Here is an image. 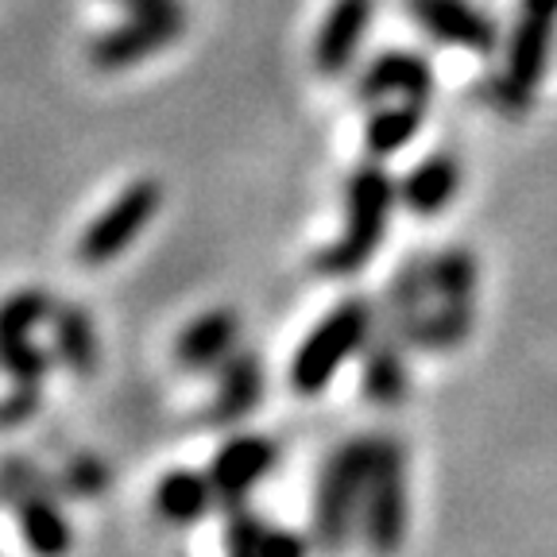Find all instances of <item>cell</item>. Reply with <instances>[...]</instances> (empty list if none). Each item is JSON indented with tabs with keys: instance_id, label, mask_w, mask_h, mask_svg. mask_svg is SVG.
<instances>
[{
	"instance_id": "6da1fadb",
	"label": "cell",
	"mask_w": 557,
	"mask_h": 557,
	"mask_svg": "<svg viewBox=\"0 0 557 557\" xmlns=\"http://www.w3.org/2000/svg\"><path fill=\"white\" fill-rule=\"evenodd\" d=\"M399 198V186L380 163H364L360 171L348 174L345 183V233L330 240L322 252L313 256V271L325 278L357 275L375 252H380L392 206Z\"/></svg>"
},
{
	"instance_id": "7a4b0ae2",
	"label": "cell",
	"mask_w": 557,
	"mask_h": 557,
	"mask_svg": "<svg viewBox=\"0 0 557 557\" xmlns=\"http://www.w3.org/2000/svg\"><path fill=\"white\" fill-rule=\"evenodd\" d=\"M372 469V437H352L330 453L313 487V542L325 554H337L360 531L364 487Z\"/></svg>"
},
{
	"instance_id": "3957f363",
	"label": "cell",
	"mask_w": 557,
	"mask_h": 557,
	"mask_svg": "<svg viewBox=\"0 0 557 557\" xmlns=\"http://www.w3.org/2000/svg\"><path fill=\"white\" fill-rule=\"evenodd\" d=\"M375 322L380 318L364 298H345V302L333 306L298 345L295 360H290V387L298 395L325 392L333 375L341 372V364L357 357L360 348H368Z\"/></svg>"
},
{
	"instance_id": "277c9868",
	"label": "cell",
	"mask_w": 557,
	"mask_h": 557,
	"mask_svg": "<svg viewBox=\"0 0 557 557\" xmlns=\"http://www.w3.org/2000/svg\"><path fill=\"white\" fill-rule=\"evenodd\" d=\"M410 527V484H407V449L392 434L372 437V469L364 487V515L360 534L375 557H392L407 542Z\"/></svg>"
},
{
	"instance_id": "5b68a950",
	"label": "cell",
	"mask_w": 557,
	"mask_h": 557,
	"mask_svg": "<svg viewBox=\"0 0 557 557\" xmlns=\"http://www.w3.org/2000/svg\"><path fill=\"white\" fill-rule=\"evenodd\" d=\"M557 32V0H522L515 16L511 39H507V62L499 82L492 86L499 109L519 113L534 101L542 74L549 66V47Z\"/></svg>"
},
{
	"instance_id": "8992f818",
	"label": "cell",
	"mask_w": 557,
	"mask_h": 557,
	"mask_svg": "<svg viewBox=\"0 0 557 557\" xmlns=\"http://www.w3.org/2000/svg\"><path fill=\"white\" fill-rule=\"evenodd\" d=\"M163 206V186L156 178H136L97 213L78 236V260L86 268H104L116 256H124L136 244V236L151 225V218Z\"/></svg>"
},
{
	"instance_id": "52a82bcc",
	"label": "cell",
	"mask_w": 557,
	"mask_h": 557,
	"mask_svg": "<svg viewBox=\"0 0 557 557\" xmlns=\"http://www.w3.org/2000/svg\"><path fill=\"white\" fill-rule=\"evenodd\" d=\"M186 24H190V12H128L124 24L97 35L86 54L101 74H121L178 44Z\"/></svg>"
},
{
	"instance_id": "ba28073f",
	"label": "cell",
	"mask_w": 557,
	"mask_h": 557,
	"mask_svg": "<svg viewBox=\"0 0 557 557\" xmlns=\"http://www.w3.org/2000/svg\"><path fill=\"white\" fill-rule=\"evenodd\" d=\"M278 449L275 442L260 434H236L213 453L209 461V480H213V492H218V504L236 507L244 504V496L275 469Z\"/></svg>"
},
{
	"instance_id": "9c48e42d",
	"label": "cell",
	"mask_w": 557,
	"mask_h": 557,
	"mask_svg": "<svg viewBox=\"0 0 557 557\" xmlns=\"http://www.w3.org/2000/svg\"><path fill=\"white\" fill-rule=\"evenodd\" d=\"M418 27L445 47H461L472 54L496 51V24L472 0H407Z\"/></svg>"
},
{
	"instance_id": "30bf717a",
	"label": "cell",
	"mask_w": 557,
	"mask_h": 557,
	"mask_svg": "<svg viewBox=\"0 0 557 557\" xmlns=\"http://www.w3.org/2000/svg\"><path fill=\"white\" fill-rule=\"evenodd\" d=\"M236 341H240V313L233 306H213V310L198 313L178 333V341H174V364L194 375L218 372L236 352Z\"/></svg>"
},
{
	"instance_id": "8fae6325",
	"label": "cell",
	"mask_w": 557,
	"mask_h": 557,
	"mask_svg": "<svg viewBox=\"0 0 557 557\" xmlns=\"http://www.w3.org/2000/svg\"><path fill=\"white\" fill-rule=\"evenodd\" d=\"M372 16L375 0H333V9L318 27V39H313V70L322 78H341L352 66Z\"/></svg>"
},
{
	"instance_id": "7c38bea8",
	"label": "cell",
	"mask_w": 557,
	"mask_h": 557,
	"mask_svg": "<svg viewBox=\"0 0 557 557\" xmlns=\"http://www.w3.org/2000/svg\"><path fill=\"white\" fill-rule=\"evenodd\" d=\"M434 86H437L434 66L422 54L383 51L364 66V74L357 82V97L360 101H383V97H395V101H430Z\"/></svg>"
},
{
	"instance_id": "4fadbf2b",
	"label": "cell",
	"mask_w": 557,
	"mask_h": 557,
	"mask_svg": "<svg viewBox=\"0 0 557 557\" xmlns=\"http://www.w3.org/2000/svg\"><path fill=\"white\" fill-rule=\"evenodd\" d=\"M218 392L209 403L206 418L213 426H233L240 418H248L263 399V360L252 348H236L233 357L218 368Z\"/></svg>"
},
{
	"instance_id": "5bb4252c",
	"label": "cell",
	"mask_w": 557,
	"mask_h": 557,
	"mask_svg": "<svg viewBox=\"0 0 557 557\" xmlns=\"http://www.w3.org/2000/svg\"><path fill=\"white\" fill-rule=\"evenodd\" d=\"M16 511V527L24 546L35 557H66L74 546V527H70L66 511H62L54 487H39V492H27L20 504H12Z\"/></svg>"
},
{
	"instance_id": "9a60e30c",
	"label": "cell",
	"mask_w": 557,
	"mask_h": 557,
	"mask_svg": "<svg viewBox=\"0 0 557 557\" xmlns=\"http://www.w3.org/2000/svg\"><path fill=\"white\" fill-rule=\"evenodd\" d=\"M457 190H461V163L449 151H434L410 166V174L399 183V201L418 218H434L457 198Z\"/></svg>"
},
{
	"instance_id": "2e32d148",
	"label": "cell",
	"mask_w": 557,
	"mask_h": 557,
	"mask_svg": "<svg viewBox=\"0 0 557 557\" xmlns=\"http://www.w3.org/2000/svg\"><path fill=\"white\" fill-rule=\"evenodd\" d=\"M51 352L54 360H62L74 380H89L101 364V341H97V325L82 306L62 302L51 313Z\"/></svg>"
},
{
	"instance_id": "e0dca14e",
	"label": "cell",
	"mask_w": 557,
	"mask_h": 557,
	"mask_svg": "<svg viewBox=\"0 0 557 557\" xmlns=\"http://www.w3.org/2000/svg\"><path fill=\"white\" fill-rule=\"evenodd\" d=\"M407 345L387 333H372L364 357V395L375 407H399L407 399Z\"/></svg>"
},
{
	"instance_id": "ac0fdd59",
	"label": "cell",
	"mask_w": 557,
	"mask_h": 557,
	"mask_svg": "<svg viewBox=\"0 0 557 557\" xmlns=\"http://www.w3.org/2000/svg\"><path fill=\"white\" fill-rule=\"evenodd\" d=\"M151 504H156V515L163 522H171V527H190V522H198L209 507L218 504V492H213V480L209 476L178 469L159 480Z\"/></svg>"
},
{
	"instance_id": "d6986e66",
	"label": "cell",
	"mask_w": 557,
	"mask_h": 557,
	"mask_svg": "<svg viewBox=\"0 0 557 557\" xmlns=\"http://www.w3.org/2000/svg\"><path fill=\"white\" fill-rule=\"evenodd\" d=\"M426 121V101H395V104H380L372 116H368L364 128V148L375 159L395 156L410 144V139L422 132Z\"/></svg>"
},
{
	"instance_id": "ffe728a7",
	"label": "cell",
	"mask_w": 557,
	"mask_h": 557,
	"mask_svg": "<svg viewBox=\"0 0 557 557\" xmlns=\"http://www.w3.org/2000/svg\"><path fill=\"white\" fill-rule=\"evenodd\" d=\"M430 295L449 306H472L476 298V256L469 248H445L434 260H426Z\"/></svg>"
},
{
	"instance_id": "44dd1931",
	"label": "cell",
	"mask_w": 557,
	"mask_h": 557,
	"mask_svg": "<svg viewBox=\"0 0 557 557\" xmlns=\"http://www.w3.org/2000/svg\"><path fill=\"white\" fill-rule=\"evenodd\" d=\"M54 298L39 287H24V290H12L4 302H0V341H12V337H32L39 325L51 322L54 313Z\"/></svg>"
},
{
	"instance_id": "7402d4cb",
	"label": "cell",
	"mask_w": 557,
	"mask_h": 557,
	"mask_svg": "<svg viewBox=\"0 0 557 557\" xmlns=\"http://www.w3.org/2000/svg\"><path fill=\"white\" fill-rule=\"evenodd\" d=\"M51 360H54V352H47L44 345H35L32 337L0 341V372L9 375L12 383L44 387L47 372H51Z\"/></svg>"
},
{
	"instance_id": "603a6c76",
	"label": "cell",
	"mask_w": 557,
	"mask_h": 557,
	"mask_svg": "<svg viewBox=\"0 0 557 557\" xmlns=\"http://www.w3.org/2000/svg\"><path fill=\"white\" fill-rule=\"evenodd\" d=\"M109 484H113V469H109L101 457H94V453L70 457V461L62 465L59 480H54V487L74 499H101L104 492H109Z\"/></svg>"
},
{
	"instance_id": "cb8c5ba5",
	"label": "cell",
	"mask_w": 557,
	"mask_h": 557,
	"mask_svg": "<svg viewBox=\"0 0 557 557\" xmlns=\"http://www.w3.org/2000/svg\"><path fill=\"white\" fill-rule=\"evenodd\" d=\"M263 531L268 522L244 504L228 507V527H225V549L228 557H263Z\"/></svg>"
},
{
	"instance_id": "d4e9b609",
	"label": "cell",
	"mask_w": 557,
	"mask_h": 557,
	"mask_svg": "<svg viewBox=\"0 0 557 557\" xmlns=\"http://www.w3.org/2000/svg\"><path fill=\"white\" fill-rule=\"evenodd\" d=\"M39 487H54V480H47V472L27 457H9L0 465V504H20L27 492Z\"/></svg>"
},
{
	"instance_id": "484cf974",
	"label": "cell",
	"mask_w": 557,
	"mask_h": 557,
	"mask_svg": "<svg viewBox=\"0 0 557 557\" xmlns=\"http://www.w3.org/2000/svg\"><path fill=\"white\" fill-rule=\"evenodd\" d=\"M44 403V387H32V383H12V392L0 399V426L12 430V426H24L32 422L35 410Z\"/></svg>"
},
{
	"instance_id": "4316f807",
	"label": "cell",
	"mask_w": 557,
	"mask_h": 557,
	"mask_svg": "<svg viewBox=\"0 0 557 557\" xmlns=\"http://www.w3.org/2000/svg\"><path fill=\"white\" fill-rule=\"evenodd\" d=\"M263 557H306L310 554V546H306V539L298 531H287V527H271L263 531Z\"/></svg>"
},
{
	"instance_id": "83f0119b",
	"label": "cell",
	"mask_w": 557,
	"mask_h": 557,
	"mask_svg": "<svg viewBox=\"0 0 557 557\" xmlns=\"http://www.w3.org/2000/svg\"><path fill=\"white\" fill-rule=\"evenodd\" d=\"M113 4H124V0H113Z\"/></svg>"
}]
</instances>
